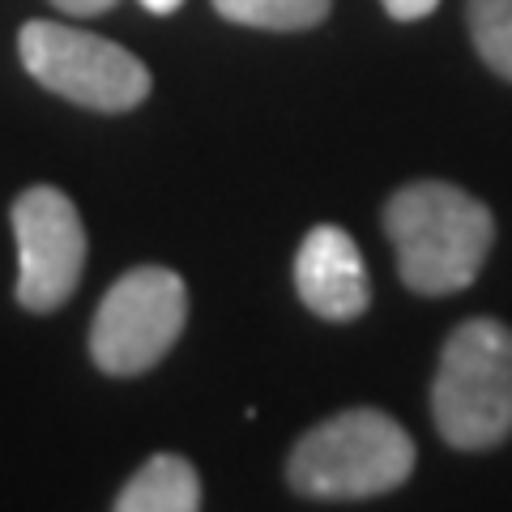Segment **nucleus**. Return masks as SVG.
<instances>
[{
	"label": "nucleus",
	"mask_w": 512,
	"mask_h": 512,
	"mask_svg": "<svg viewBox=\"0 0 512 512\" xmlns=\"http://www.w3.org/2000/svg\"><path fill=\"white\" fill-rule=\"evenodd\" d=\"M380 5L389 9V18H397V22H419L440 5V0H380Z\"/></svg>",
	"instance_id": "11"
},
{
	"label": "nucleus",
	"mask_w": 512,
	"mask_h": 512,
	"mask_svg": "<svg viewBox=\"0 0 512 512\" xmlns=\"http://www.w3.org/2000/svg\"><path fill=\"white\" fill-rule=\"evenodd\" d=\"M111 512H201V478L175 453H158L124 483Z\"/></svg>",
	"instance_id": "8"
},
{
	"label": "nucleus",
	"mask_w": 512,
	"mask_h": 512,
	"mask_svg": "<svg viewBox=\"0 0 512 512\" xmlns=\"http://www.w3.org/2000/svg\"><path fill=\"white\" fill-rule=\"evenodd\" d=\"M414 470L410 431L384 410H342L312 427L286 461V478L312 500H367L402 487Z\"/></svg>",
	"instance_id": "2"
},
{
	"label": "nucleus",
	"mask_w": 512,
	"mask_h": 512,
	"mask_svg": "<svg viewBox=\"0 0 512 512\" xmlns=\"http://www.w3.org/2000/svg\"><path fill=\"white\" fill-rule=\"evenodd\" d=\"M13 239H18V303L30 312L60 308L86 269V227L77 205L60 188H26L13 201Z\"/></svg>",
	"instance_id": "6"
},
{
	"label": "nucleus",
	"mask_w": 512,
	"mask_h": 512,
	"mask_svg": "<svg viewBox=\"0 0 512 512\" xmlns=\"http://www.w3.org/2000/svg\"><path fill=\"white\" fill-rule=\"evenodd\" d=\"M141 5H146L150 13H175V9L184 5V0H141Z\"/></svg>",
	"instance_id": "13"
},
{
	"label": "nucleus",
	"mask_w": 512,
	"mask_h": 512,
	"mask_svg": "<svg viewBox=\"0 0 512 512\" xmlns=\"http://www.w3.org/2000/svg\"><path fill=\"white\" fill-rule=\"evenodd\" d=\"M470 39L495 73L512 82V0H470Z\"/></svg>",
	"instance_id": "10"
},
{
	"label": "nucleus",
	"mask_w": 512,
	"mask_h": 512,
	"mask_svg": "<svg viewBox=\"0 0 512 512\" xmlns=\"http://www.w3.org/2000/svg\"><path fill=\"white\" fill-rule=\"evenodd\" d=\"M295 291L320 320H355L367 312L372 286L359 244L342 227H312L295 256Z\"/></svg>",
	"instance_id": "7"
},
{
	"label": "nucleus",
	"mask_w": 512,
	"mask_h": 512,
	"mask_svg": "<svg viewBox=\"0 0 512 512\" xmlns=\"http://www.w3.org/2000/svg\"><path fill=\"white\" fill-rule=\"evenodd\" d=\"M384 231L397 252V274L419 295H453L483 274L495 244V218L466 188L419 180L384 205Z\"/></svg>",
	"instance_id": "1"
},
{
	"label": "nucleus",
	"mask_w": 512,
	"mask_h": 512,
	"mask_svg": "<svg viewBox=\"0 0 512 512\" xmlns=\"http://www.w3.org/2000/svg\"><path fill=\"white\" fill-rule=\"evenodd\" d=\"M52 5L64 9V13H73V18H99V13L116 9V0H52Z\"/></svg>",
	"instance_id": "12"
},
{
	"label": "nucleus",
	"mask_w": 512,
	"mask_h": 512,
	"mask_svg": "<svg viewBox=\"0 0 512 512\" xmlns=\"http://www.w3.org/2000/svg\"><path fill=\"white\" fill-rule=\"evenodd\" d=\"M26 73L90 111H133L150 94V69L128 47L64 22H26L18 35Z\"/></svg>",
	"instance_id": "4"
},
{
	"label": "nucleus",
	"mask_w": 512,
	"mask_h": 512,
	"mask_svg": "<svg viewBox=\"0 0 512 512\" xmlns=\"http://www.w3.org/2000/svg\"><path fill=\"white\" fill-rule=\"evenodd\" d=\"M214 9L256 30H308L329 18L333 0H214Z\"/></svg>",
	"instance_id": "9"
},
{
	"label": "nucleus",
	"mask_w": 512,
	"mask_h": 512,
	"mask_svg": "<svg viewBox=\"0 0 512 512\" xmlns=\"http://www.w3.org/2000/svg\"><path fill=\"white\" fill-rule=\"evenodd\" d=\"M188 320L184 278L163 265H141L103 295L90 329V355L111 376H137L167 355Z\"/></svg>",
	"instance_id": "5"
},
{
	"label": "nucleus",
	"mask_w": 512,
	"mask_h": 512,
	"mask_svg": "<svg viewBox=\"0 0 512 512\" xmlns=\"http://www.w3.org/2000/svg\"><path fill=\"white\" fill-rule=\"evenodd\" d=\"M431 414L453 448H491L512 436V329L466 320L440 350Z\"/></svg>",
	"instance_id": "3"
}]
</instances>
